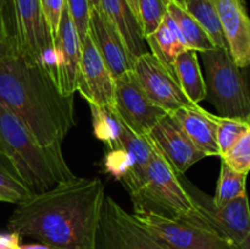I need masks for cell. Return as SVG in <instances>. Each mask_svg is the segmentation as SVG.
<instances>
[{
    "instance_id": "39",
    "label": "cell",
    "mask_w": 250,
    "mask_h": 249,
    "mask_svg": "<svg viewBox=\"0 0 250 249\" xmlns=\"http://www.w3.org/2000/svg\"><path fill=\"white\" fill-rule=\"evenodd\" d=\"M248 120H249V121H250V117H249V119H248Z\"/></svg>"
},
{
    "instance_id": "6",
    "label": "cell",
    "mask_w": 250,
    "mask_h": 249,
    "mask_svg": "<svg viewBox=\"0 0 250 249\" xmlns=\"http://www.w3.org/2000/svg\"><path fill=\"white\" fill-rule=\"evenodd\" d=\"M133 215L172 249H238L208 225L198 209L183 217H168L150 211H134Z\"/></svg>"
},
{
    "instance_id": "24",
    "label": "cell",
    "mask_w": 250,
    "mask_h": 249,
    "mask_svg": "<svg viewBox=\"0 0 250 249\" xmlns=\"http://www.w3.org/2000/svg\"><path fill=\"white\" fill-rule=\"evenodd\" d=\"M247 176L232 170L226 163L221 160V167H220V176L217 180L216 192L212 197V202L216 207L226 204L241 195L246 194V181Z\"/></svg>"
},
{
    "instance_id": "17",
    "label": "cell",
    "mask_w": 250,
    "mask_h": 249,
    "mask_svg": "<svg viewBox=\"0 0 250 249\" xmlns=\"http://www.w3.org/2000/svg\"><path fill=\"white\" fill-rule=\"evenodd\" d=\"M171 114L198 149L207 156H220L216 139V115L208 112L199 104L181 107Z\"/></svg>"
},
{
    "instance_id": "32",
    "label": "cell",
    "mask_w": 250,
    "mask_h": 249,
    "mask_svg": "<svg viewBox=\"0 0 250 249\" xmlns=\"http://www.w3.org/2000/svg\"><path fill=\"white\" fill-rule=\"evenodd\" d=\"M20 237L15 233L0 234V249H19Z\"/></svg>"
},
{
    "instance_id": "10",
    "label": "cell",
    "mask_w": 250,
    "mask_h": 249,
    "mask_svg": "<svg viewBox=\"0 0 250 249\" xmlns=\"http://www.w3.org/2000/svg\"><path fill=\"white\" fill-rule=\"evenodd\" d=\"M133 71L149 98L168 114L194 103L186 97L177 78L150 51L134 60Z\"/></svg>"
},
{
    "instance_id": "11",
    "label": "cell",
    "mask_w": 250,
    "mask_h": 249,
    "mask_svg": "<svg viewBox=\"0 0 250 249\" xmlns=\"http://www.w3.org/2000/svg\"><path fill=\"white\" fill-rule=\"evenodd\" d=\"M19 50L23 58L41 65L45 50L55 48L39 0H11Z\"/></svg>"
},
{
    "instance_id": "13",
    "label": "cell",
    "mask_w": 250,
    "mask_h": 249,
    "mask_svg": "<svg viewBox=\"0 0 250 249\" xmlns=\"http://www.w3.org/2000/svg\"><path fill=\"white\" fill-rule=\"evenodd\" d=\"M148 138L180 176L185 175L198 161L207 158L190 141L172 114L165 115L149 132Z\"/></svg>"
},
{
    "instance_id": "26",
    "label": "cell",
    "mask_w": 250,
    "mask_h": 249,
    "mask_svg": "<svg viewBox=\"0 0 250 249\" xmlns=\"http://www.w3.org/2000/svg\"><path fill=\"white\" fill-rule=\"evenodd\" d=\"M217 121V146L220 156L224 155L227 150L233 146V144L248 131L250 121L248 119L238 117H225L216 115Z\"/></svg>"
},
{
    "instance_id": "12",
    "label": "cell",
    "mask_w": 250,
    "mask_h": 249,
    "mask_svg": "<svg viewBox=\"0 0 250 249\" xmlns=\"http://www.w3.org/2000/svg\"><path fill=\"white\" fill-rule=\"evenodd\" d=\"M81 45L82 51L77 92L87 103H94L112 109L115 99V78L95 46L90 32H88Z\"/></svg>"
},
{
    "instance_id": "30",
    "label": "cell",
    "mask_w": 250,
    "mask_h": 249,
    "mask_svg": "<svg viewBox=\"0 0 250 249\" xmlns=\"http://www.w3.org/2000/svg\"><path fill=\"white\" fill-rule=\"evenodd\" d=\"M105 166H106V170L119 180L125 178L132 171L131 159L128 154L121 148L110 150L109 155L105 159Z\"/></svg>"
},
{
    "instance_id": "35",
    "label": "cell",
    "mask_w": 250,
    "mask_h": 249,
    "mask_svg": "<svg viewBox=\"0 0 250 249\" xmlns=\"http://www.w3.org/2000/svg\"><path fill=\"white\" fill-rule=\"evenodd\" d=\"M238 249H250V234L238 246Z\"/></svg>"
},
{
    "instance_id": "38",
    "label": "cell",
    "mask_w": 250,
    "mask_h": 249,
    "mask_svg": "<svg viewBox=\"0 0 250 249\" xmlns=\"http://www.w3.org/2000/svg\"><path fill=\"white\" fill-rule=\"evenodd\" d=\"M176 1H178V2H181V4H182V1H183V0H176Z\"/></svg>"
},
{
    "instance_id": "23",
    "label": "cell",
    "mask_w": 250,
    "mask_h": 249,
    "mask_svg": "<svg viewBox=\"0 0 250 249\" xmlns=\"http://www.w3.org/2000/svg\"><path fill=\"white\" fill-rule=\"evenodd\" d=\"M92 111L93 132L98 139L104 142L110 150L119 146L122 122L111 107L88 103Z\"/></svg>"
},
{
    "instance_id": "33",
    "label": "cell",
    "mask_w": 250,
    "mask_h": 249,
    "mask_svg": "<svg viewBox=\"0 0 250 249\" xmlns=\"http://www.w3.org/2000/svg\"><path fill=\"white\" fill-rule=\"evenodd\" d=\"M19 249H49V248L44 246V244L36 242V243H31V244H20Z\"/></svg>"
},
{
    "instance_id": "34",
    "label": "cell",
    "mask_w": 250,
    "mask_h": 249,
    "mask_svg": "<svg viewBox=\"0 0 250 249\" xmlns=\"http://www.w3.org/2000/svg\"><path fill=\"white\" fill-rule=\"evenodd\" d=\"M126 1H127V4L129 5V7H131V10L133 11L134 16H136V19H137V14H138V0H126Z\"/></svg>"
},
{
    "instance_id": "15",
    "label": "cell",
    "mask_w": 250,
    "mask_h": 249,
    "mask_svg": "<svg viewBox=\"0 0 250 249\" xmlns=\"http://www.w3.org/2000/svg\"><path fill=\"white\" fill-rule=\"evenodd\" d=\"M55 48L59 54L58 85L62 94L75 95L80 78L81 39L71 20L67 7H63L59 31L55 37Z\"/></svg>"
},
{
    "instance_id": "21",
    "label": "cell",
    "mask_w": 250,
    "mask_h": 249,
    "mask_svg": "<svg viewBox=\"0 0 250 249\" xmlns=\"http://www.w3.org/2000/svg\"><path fill=\"white\" fill-rule=\"evenodd\" d=\"M167 14L176 22L188 48L193 49L198 53L216 48L209 36L202 28V26L198 23L197 20L185 9L181 2L176 1V0H168Z\"/></svg>"
},
{
    "instance_id": "25",
    "label": "cell",
    "mask_w": 250,
    "mask_h": 249,
    "mask_svg": "<svg viewBox=\"0 0 250 249\" xmlns=\"http://www.w3.org/2000/svg\"><path fill=\"white\" fill-rule=\"evenodd\" d=\"M33 194L31 188L15 173L11 166L5 165L0 158V202L20 204Z\"/></svg>"
},
{
    "instance_id": "19",
    "label": "cell",
    "mask_w": 250,
    "mask_h": 249,
    "mask_svg": "<svg viewBox=\"0 0 250 249\" xmlns=\"http://www.w3.org/2000/svg\"><path fill=\"white\" fill-rule=\"evenodd\" d=\"M146 41L149 51L175 75L173 63L176 58L189 48L172 17L166 14L160 27L151 36L146 37Z\"/></svg>"
},
{
    "instance_id": "1",
    "label": "cell",
    "mask_w": 250,
    "mask_h": 249,
    "mask_svg": "<svg viewBox=\"0 0 250 249\" xmlns=\"http://www.w3.org/2000/svg\"><path fill=\"white\" fill-rule=\"evenodd\" d=\"M0 103L42 145L62 143L76 126L75 95H65L43 66L19 50L12 1L0 7Z\"/></svg>"
},
{
    "instance_id": "22",
    "label": "cell",
    "mask_w": 250,
    "mask_h": 249,
    "mask_svg": "<svg viewBox=\"0 0 250 249\" xmlns=\"http://www.w3.org/2000/svg\"><path fill=\"white\" fill-rule=\"evenodd\" d=\"M182 5L197 20L216 48L229 50L214 0H183Z\"/></svg>"
},
{
    "instance_id": "8",
    "label": "cell",
    "mask_w": 250,
    "mask_h": 249,
    "mask_svg": "<svg viewBox=\"0 0 250 249\" xmlns=\"http://www.w3.org/2000/svg\"><path fill=\"white\" fill-rule=\"evenodd\" d=\"M112 110L129 129L139 136H148L156 124L168 114L146 95L133 68L115 78Z\"/></svg>"
},
{
    "instance_id": "4",
    "label": "cell",
    "mask_w": 250,
    "mask_h": 249,
    "mask_svg": "<svg viewBox=\"0 0 250 249\" xmlns=\"http://www.w3.org/2000/svg\"><path fill=\"white\" fill-rule=\"evenodd\" d=\"M134 211H150L168 217H183L197 210L183 176L176 173L153 144V155L143 183L131 193Z\"/></svg>"
},
{
    "instance_id": "16",
    "label": "cell",
    "mask_w": 250,
    "mask_h": 249,
    "mask_svg": "<svg viewBox=\"0 0 250 249\" xmlns=\"http://www.w3.org/2000/svg\"><path fill=\"white\" fill-rule=\"evenodd\" d=\"M89 32L114 78L133 68V61L125 48L119 32L98 5H90Z\"/></svg>"
},
{
    "instance_id": "27",
    "label": "cell",
    "mask_w": 250,
    "mask_h": 249,
    "mask_svg": "<svg viewBox=\"0 0 250 249\" xmlns=\"http://www.w3.org/2000/svg\"><path fill=\"white\" fill-rule=\"evenodd\" d=\"M168 0H138V19L144 38L151 36L167 14Z\"/></svg>"
},
{
    "instance_id": "28",
    "label": "cell",
    "mask_w": 250,
    "mask_h": 249,
    "mask_svg": "<svg viewBox=\"0 0 250 249\" xmlns=\"http://www.w3.org/2000/svg\"><path fill=\"white\" fill-rule=\"evenodd\" d=\"M220 158L232 170L243 175H248L250 171V127L233 144V146Z\"/></svg>"
},
{
    "instance_id": "29",
    "label": "cell",
    "mask_w": 250,
    "mask_h": 249,
    "mask_svg": "<svg viewBox=\"0 0 250 249\" xmlns=\"http://www.w3.org/2000/svg\"><path fill=\"white\" fill-rule=\"evenodd\" d=\"M66 7L82 43L90 28V0H66Z\"/></svg>"
},
{
    "instance_id": "5",
    "label": "cell",
    "mask_w": 250,
    "mask_h": 249,
    "mask_svg": "<svg viewBox=\"0 0 250 249\" xmlns=\"http://www.w3.org/2000/svg\"><path fill=\"white\" fill-rule=\"evenodd\" d=\"M207 99L216 107L219 116L250 117V87L243 68L236 65L227 49L203 51Z\"/></svg>"
},
{
    "instance_id": "31",
    "label": "cell",
    "mask_w": 250,
    "mask_h": 249,
    "mask_svg": "<svg viewBox=\"0 0 250 249\" xmlns=\"http://www.w3.org/2000/svg\"><path fill=\"white\" fill-rule=\"evenodd\" d=\"M42 10L48 22L49 29L53 36V41L55 42V37L59 31L61 15H62L63 7L66 5V0H39ZM55 44V43H54Z\"/></svg>"
},
{
    "instance_id": "37",
    "label": "cell",
    "mask_w": 250,
    "mask_h": 249,
    "mask_svg": "<svg viewBox=\"0 0 250 249\" xmlns=\"http://www.w3.org/2000/svg\"><path fill=\"white\" fill-rule=\"evenodd\" d=\"M5 1H6V0H0V7L5 4Z\"/></svg>"
},
{
    "instance_id": "9",
    "label": "cell",
    "mask_w": 250,
    "mask_h": 249,
    "mask_svg": "<svg viewBox=\"0 0 250 249\" xmlns=\"http://www.w3.org/2000/svg\"><path fill=\"white\" fill-rule=\"evenodd\" d=\"M188 190L194 198L202 219L236 247L250 234V205L248 195L243 194L221 207H216L212 198L193 187L185 180Z\"/></svg>"
},
{
    "instance_id": "20",
    "label": "cell",
    "mask_w": 250,
    "mask_h": 249,
    "mask_svg": "<svg viewBox=\"0 0 250 249\" xmlns=\"http://www.w3.org/2000/svg\"><path fill=\"white\" fill-rule=\"evenodd\" d=\"M175 76L186 97L194 104L207 99V85L200 68L198 51L187 49L178 54L173 63Z\"/></svg>"
},
{
    "instance_id": "7",
    "label": "cell",
    "mask_w": 250,
    "mask_h": 249,
    "mask_svg": "<svg viewBox=\"0 0 250 249\" xmlns=\"http://www.w3.org/2000/svg\"><path fill=\"white\" fill-rule=\"evenodd\" d=\"M94 249H172L133 214L105 193L94 237Z\"/></svg>"
},
{
    "instance_id": "14",
    "label": "cell",
    "mask_w": 250,
    "mask_h": 249,
    "mask_svg": "<svg viewBox=\"0 0 250 249\" xmlns=\"http://www.w3.org/2000/svg\"><path fill=\"white\" fill-rule=\"evenodd\" d=\"M229 51L237 66L250 67V16L243 0H214Z\"/></svg>"
},
{
    "instance_id": "3",
    "label": "cell",
    "mask_w": 250,
    "mask_h": 249,
    "mask_svg": "<svg viewBox=\"0 0 250 249\" xmlns=\"http://www.w3.org/2000/svg\"><path fill=\"white\" fill-rule=\"evenodd\" d=\"M0 158L5 159L33 193L51 189L76 177L61 144L42 145L26 124L0 103Z\"/></svg>"
},
{
    "instance_id": "36",
    "label": "cell",
    "mask_w": 250,
    "mask_h": 249,
    "mask_svg": "<svg viewBox=\"0 0 250 249\" xmlns=\"http://www.w3.org/2000/svg\"><path fill=\"white\" fill-rule=\"evenodd\" d=\"M98 0H90V5H97Z\"/></svg>"
},
{
    "instance_id": "2",
    "label": "cell",
    "mask_w": 250,
    "mask_h": 249,
    "mask_svg": "<svg viewBox=\"0 0 250 249\" xmlns=\"http://www.w3.org/2000/svg\"><path fill=\"white\" fill-rule=\"evenodd\" d=\"M105 185L99 177H77L17 204L7 228L49 249H94Z\"/></svg>"
},
{
    "instance_id": "18",
    "label": "cell",
    "mask_w": 250,
    "mask_h": 249,
    "mask_svg": "<svg viewBox=\"0 0 250 249\" xmlns=\"http://www.w3.org/2000/svg\"><path fill=\"white\" fill-rule=\"evenodd\" d=\"M97 5L119 32L133 62L142 54L148 53V44L142 33L138 20L126 0H98Z\"/></svg>"
}]
</instances>
